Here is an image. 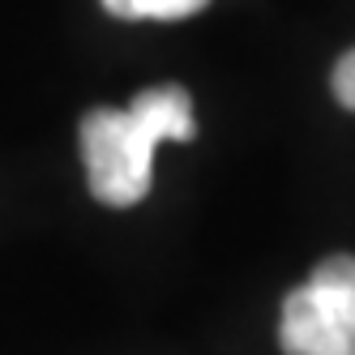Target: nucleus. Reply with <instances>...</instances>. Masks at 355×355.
<instances>
[{
    "instance_id": "f257e3e1",
    "label": "nucleus",
    "mask_w": 355,
    "mask_h": 355,
    "mask_svg": "<svg viewBox=\"0 0 355 355\" xmlns=\"http://www.w3.org/2000/svg\"><path fill=\"white\" fill-rule=\"evenodd\" d=\"M193 98L184 86H150L129 107H94L82 120V159L90 193L103 206H137L150 193V163L159 141H193Z\"/></svg>"
},
{
    "instance_id": "7ed1b4c3",
    "label": "nucleus",
    "mask_w": 355,
    "mask_h": 355,
    "mask_svg": "<svg viewBox=\"0 0 355 355\" xmlns=\"http://www.w3.org/2000/svg\"><path fill=\"white\" fill-rule=\"evenodd\" d=\"M210 0H103V9L124 21H180L201 13Z\"/></svg>"
},
{
    "instance_id": "f03ea898",
    "label": "nucleus",
    "mask_w": 355,
    "mask_h": 355,
    "mask_svg": "<svg viewBox=\"0 0 355 355\" xmlns=\"http://www.w3.org/2000/svg\"><path fill=\"white\" fill-rule=\"evenodd\" d=\"M283 355H355V257H325L283 300Z\"/></svg>"
},
{
    "instance_id": "20e7f679",
    "label": "nucleus",
    "mask_w": 355,
    "mask_h": 355,
    "mask_svg": "<svg viewBox=\"0 0 355 355\" xmlns=\"http://www.w3.org/2000/svg\"><path fill=\"white\" fill-rule=\"evenodd\" d=\"M329 86H334V98L347 107V112H355V47L334 64V78H329Z\"/></svg>"
}]
</instances>
